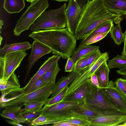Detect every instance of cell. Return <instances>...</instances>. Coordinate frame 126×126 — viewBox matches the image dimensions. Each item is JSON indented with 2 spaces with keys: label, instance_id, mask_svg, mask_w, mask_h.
<instances>
[{
  "label": "cell",
  "instance_id": "cell-1",
  "mask_svg": "<svg viewBox=\"0 0 126 126\" xmlns=\"http://www.w3.org/2000/svg\"><path fill=\"white\" fill-rule=\"evenodd\" d=\"M121 16L110 12L103 0H88L74 35L77 40H82L100 24L115 22Z\"/></svg>",
  "mask_w": 126,
  "mask_h": 126
},
{
  "label": "cell",
  "instance_id": "cell-2",
  "mask_svg": "<svg viewBox=\"0 0 126 126\" xmlns=\"http://www.w3.org/2000/svg\"><path fill=\"white\" fill-rule=\"evenodd\" d=\"M29 36L46 45L53 54L64 59L71 57L76 45L77 40L67 28L34 31Z\"/></svg>",
  "mask_w": 126,
  "mask_h": 126
},
{
  "label": "cell",
  "instance_id": "cell-3",
  "mask_svg": "<svg viewBox=\"0 0 126 126\" xmlns=\"http://www.w3.org/2000/svg\"><path fill=\"white\" fill-rule=\"evenodd\" d=\"M66 3L59 8L45 11L30 28V31L59 29L67 26Z\"/></svg>",
  "mask_w": 126,
  "mask_h": 126
},
{
  "label": "cell",
  "instance_id": "cell-4",
  "mask_svg": "<svg viewBox=\"0 0 126 126\" xmlns=\"http://www.w3.org/2000/svg\"><path fill=\"white\" fill-rule=\"evenodd\" d=\"M84 102L93 110L105 114H126V112L120 110L113 104L101 88L92 84L90 94Z\"/></svg>",
  "mask_w": 126,
  "mask_h": 126
},
{
  "label": "cell",
  "instance_id": "cell-5",
  "mask_svg": "<svg viewBox=\"0 0 126 126\" xmlns=\"http://www.w3.org/2000/svg\"><path fill=\"white\" fill-rule=\"evenodd\" d=\"M49 7L48 0H36L31 3L18 20L13 30L14 35L19 36L23 32L29 30Z\"/></svg>",
  "mask_w": 126,
  "mask_h": 126
},
{
  "label": "cell",
  "instance_id": "cell-6",
  "mask_svg": "<svg viewBox=\"0 0 126 126\" xmlns=\"http://www.w3.org/2000/svg\"><path fill=\"white\" fill-rule=\"evenodd\" d=\"M55 83L48 82L38 90L28 94H24L10 101L0 103V108L8 106H22L27 102L33 101H46L52 93Z\"/></svg>",
  "mask_w": 126,
  "mask_h": 126
},
{
  "label": "cell",
  "instance_id": "cell-7",
  "mask_svg": "<svg viewBox=\"0 0 126 126\" xmlns=\"http://www.w3.org/2000/svg\"><path fill=\"white\" fill-rule=\"evenodd\" d=\"M87 0H69L66 10L67 26L69 32L75 34L87 3Z\"/></svg>",
  "mask_w": 126,
  "mask_h": 126
},
{
  "label": "cell",
  "instance_id": "cell-8",
  "mask_svg": "<svg viewBox=\"0 0 126 126\" xmlns=\"http://www.w3.org/2000/svg\"><path fill=\"white\" fill-rule=\"evenodd\" d=\"M27 55L25 51H19L7 54L3 57H0V79L7 78L15 72Z\"/></svg>",
  "mask_w": 126,
  "mask_h": 126
},
{
  "label": "cell",
  "instance_id": "cell-9",
  "mask_svg": "<svg viewBox=\"0 0 126 126\" xmlns=\"http://www.w3.org/2000/svg\"><path fill=\"white\" fill-rule=\"evenodd\" d=\"M92 89V84L90 79L74 91L66 94L62 102L79 103L83 102L90 95Z\"/></svg>",
  "mask_w": 126,
  "mask_h": 126
},
{
  "label": "cell",
  "instance_id": "cell-10",
  "mask_svg": "<svg viewBox=\"0 0 126 126\" xmlns=\"http://www.w3.org/2000/svg\"><path fill=\"white\" fill-rule=\"evenodd\" d=\"M101 88L115 106L126 112V96L116 87L115 82L110 81L107 87Z\"/></svg>",
  "mask_w": 126,
  "mask_h": 126
},
{
  "label": "cell",
  "instance_id": "cell-11",
  "mask_svg": "<svg viewBox=\"0 0 126 126\" xmlns=\"http://www.w3.org/2000/svg\"><path fill=\"white\" fill-rule=\"evenodd\" d=\"M32 45L31 53L28 59V63L27 67V70L24 80L25 82L32 66L35 62L42 56L52 51L49 47L37 40H34Z\"/></svg>",
  "mask_w": 126,
  "mask_h": 126
},
{
  "label": "cell",
  "instance_id": "cell-12",
  "mask_svg": "<svg viewBox=\"0 0 126 126\" xmlns=\"http://www.w3.org/2000/svg\"><path fill=\"white\" fill-rule=\"evenodd\" d=\"M79 103L62 102L49 106L44 105L40 110L41 114L52 117L61 116L69 111Z\"/></svg>",
  "mask_w": 126,
  "mask_h": 126
},
{
  "label": "cell",
  "instance_id": "cell-13",
  "mask_svg": "<svg viewBox=\"0 0 126 126\" xmlns=\"http://www.w3.org/2000/svg\"><path fill=\"white\" fill-rule=\"evenodd\" d=\"M89 126H114L126 121V114L102 115L91 119Z\"/></svg>",
  "mask_w": 126,
  "mask_h": 126
},
{
  "label": "cell",
  "instance_id": "cell-14",
  "mask_svg": "<svg viewBox=\"0 0 126 126\" xmlns=\"http://www.w3.org/2000/svg\"><path fill=\"white\" fill-rule=\"evenodd\" d=\"M61 57L54 55L49 57L42 65L36 73L31 78L28 83L23 87L24 94H27L33 84L43 76L48 69L54 63L58 61Z\"/></svg>",
  "mask_w": 126,
  "mask_h": 126
},
{
  "label": "cell",
  "instance_id": "cell-15",
  "mask_svg": "<svg viewBox=\"0 0 126 126\" xmlns=\"http://www.w3.org/2000/svg\"><path fill=\"white\" fill-rule=\"evenodd\" d=\"M74 116L89 121L99 115H106L97 111L83 102L79 103L70 110Z\"/></svg>",
  "mask_w": 126,
  "mask_h": 126
},
{
  "label": "cell",
  "instance_id": "cell-16",
  "mask_svg": "<svg viewBox=\"0 0 126 126\" xmlns=\"http://www.w3.org/2000/svg\"><path fill=\"white\" fill-rule=\"evenodd\" d=\"M99 48L98 46L90 45H82L80 44L75 49L71 58L75 67L77 62L80 59L84 57L89 56L93 51Z\"/></svg>",
  "mask_w": 126,
  "mask_h": 126
},
{
  "label": "cell",
  "instance_id": "cell-17",
  "mask_svg": "<svg viewBox=\"0 0 126 126\" xmlns=\"http://www.w3.org/2000/svg\"><path fill=\"white\" fill-rule=\"evenodd\" d=\"M105 5L110 12L117 15H126V0H104Z\"/></svg>",
  "mask_w": 126,
  "mask_h": 126
},
{
  "label": "cell",
  "instance_id": "cell-18",
  "mask_svg": "<svg viewBox=\"0 0 126 126\" xmlns=\"http://www.w3.org/2000/svg\"><path fill=\"white\" fill-rule=\"evenodd\" d=\"M79 73L74 70L70 72L67 76L62 77L54 85L50 98L55 96L71 83Z\"/></svg>",
  "mask_w": 126,
  "mask_h": 126
},
{
  "label": "cell",
  "instance_id": "cell-19",
  "mask_svg": "<svg viewBox=\"0 0 126 126\" xmlns=\"http://www.w3.org/2000/svg\"><path fill=\"white\" fill-rule=\"evenodd\" d=\"M32 45L28 42L7 44L0 49V57H3L6 54L11 52L21 51H25L32 48Z\"/></svg>",
  "mask_w": 126,
  "mask_h": 126
},
{
  "label": "cell",
  "instance_id": "cell-20",
  "mask_svg": "<svg viewBox=\"0 0 126 126\" xmlns=\"http://www.w3.org/2000/svg\"><path fill=\"white\" fill-rule=\"evenodd\" d=\"M109 68L107 61L102 63L97 69L94 73L97 76L100 88L107 87L109 83Z\"/></svg>",
  "mask_w": 126,
  "mask_h": 126
},
{
  "label": "cell",
  "instance_id": "cell-21",
  "mask_svg": "<svg viewBox=\"0 0 126 126\" xmlns=\"http://www.w3.org/2000/svg\"><path fill=\"white\" fill-rule=\"evenodd\" d=\"M113 22L112 21L109 20L100 24L86 37L82 39L80 44L84 45L87 41L92 37L97 34L110 32L114 27Z\"/></svg>",
  "mask_w": 126,
  "mask_h": 126
},
{
  "label": "cell",
  "instance_id": "cell-22",
  "mask_svg": "<svg viewBox=\"0 0 126 126\" xmlns=\"http://www.w3.org/2000/svg\"><path fill=\"white\" fill-rule=\"evenodd\" d=\"M25 6L24 0H4L3 4L4 9L10 14L19 13Z\"/></svg>",
  "mask_w": 126,
  "mask_h": 126
},
{
  "label": "cell",
  "instance_id": "cell-23",
  "mask_svg": "<svg viewBox=\"0 0 126 126\" xmlns=\"http://www.w3.org/2000/svg\"><path fill=\"white\" fill-rule=\"evenodd\" d=\"M20 88L18 79L15 72L9 77L0 79L1 91L6 89Z\"/></svg>",
  "mask_w": 126,
  "mask_h": 126
},
{
  "label": "cell",
  "instance_id": "cell-24",
  "mask_svg": "<svg viewBox=\"0 0 126 126\" xmlns=\"http://www.w3.org/2000/svg\"><path fill=\"white\" fill-rule=\"evenodd\" d=\"M122 17H119L115 22L117 25L113 27L110 32V37L113 40L115 44L120 46L124 41V33L122 32L120 26L121 21L122 20Z\"/></svg>",
  "mask_w": 126,
  "mask_h": 126
},
{
  "label": "cell",
  "instance_id": "cell-25",
  "mask_svg": "<svg viewBox=\"0 0 126 126\" xmlns=\"http://www.w3.org/2000/svg\"><path fill=\"white\" fill-rule=\"evenodd\" d=\"M1 92L0 103L10 101L24 94L23 88L7 89Z\"/></svg>",
  "mask_w": 126,
  "mask_h": 126
},
{
  "label": "cell",
  "instance_id": "cell-26",
  "mask_svg": "<svg viewBox=\"0 0 126 126\" xmlns=\"http://www.w3.org/2000/svg\"><path fill=\"white\" fill-rule=\"evenodd\" d=\"M57 61L53 64L48 69L43 76L44 81L55 83L57 76L60 70Z\"/></svg>",
  "mask_w": 126,
  "mask_h": 126
},
{
  "label": "cell",
  "instance_id": "cell-27",
  "mask_svg": "<svg viewBox=\"0 0 126 126\" xmlns=\"http://www.w3.org/2000/svg\"><path fill=\"white\" fill-rule=\"evenodd\" d=\"M22 107L14 106H6L4 108V109L0 113V115L3 117L17 121L16 116L21 112Z\"/></svg>",
  "mask_w": 126,
  "mask_h": 126
},
{
  "label": "cell",
  "instance_id": "cell-28",
  "mask_svg": "<svg viewBox=\"0 0 126 126\" xmlns=\"http://www.w3.org/2000/svg\"><path fill=\"white\" fill-rule=\"evenodd\" d=\"M109 68H117L122 69L126 67V57L117 55L109 60L108 64Z\"/></svg>",
  "mask_w": 126,
  "mask_h": 126
},
{
  "label": "cell",
  "instance_id": "cell-29",
  "mask_svg": "<svg viewBox=\"0 0 126 126\" xmlns=\"http://www.w3.org/2000/svg\"><path fill=\"white\" fill-rule=\"evenodd\" d=\"M69 86H67L54 97L48 98L45 101V105L49 106L62 102L66 95Z\"/></svg>",
  "mask_w": 126,
  "mask_h": 126
},
{
  "label": "cell",
  "instance_id": "cell-30",
  "mask_svg": "<svg viewBox=\"0 0 126 126\" xmlns=\"http://www.w3.org/2000/svg\"><path fill=\"white\" fill-rule=\"evenodd\" d=\"M45 101H33L28 102L24 104V108L21 109V112L23 111H39L41 110Z\"/></svg>",
  "mask_w": 126,
  "mask_h": 126
},
{
  "label": "cell",
  "instance_id": "cell-31",
  "mask_svg": "<svg viewBox=\"0 0 126 126\" xmlns=\"http://www.w3.org/2000/svg\"><path fill=\"white\" fill-rule=\"evenodd\" d=\"M21 112L23 117L26 120V124H29L30 126L32 122L41 114L40 111H23Z\"/></svg>",
  "mask_w": 126,
  "mask_h": 126
},
{
  "label": "cell",
  "instance_id": "cell-32",
  "mask_svg": "<svg viewBox=\"0 0 126 126\" xmlns=\"http://www.w3.org/2000/svg\"><path fill=\"white\" fill-rule=\"evenodd\" d=\"M89 56L84 57L79 60L76 64L74 70L80 73L86 69L87 61Z\"/></svg>",
  "mask_w": 126,
  "mask_h": 126
},
{
  "label": "cell",
  "instance_id": "cell-33",
  "mask_svg": "<svg viewBox=\"0 0 126 126\" xmlns=\"http://www.w3.org/2000/svg\"><path fill=\"white\" fill-rule=\"evenodd\" d=\"M63 122L72 123L79 126H89L90 124L89 121L75 116L69 118Z\"/></svg>",
  "mask_w": 126,
  "mask_h": 126
},
{
  "label": "cell",
  "instance_id": "cell-34",
  "mask_svg": "<svg viewBox=\"0 0 126 126\" xmlns=\"http://www.w3.org/2000/svg\"><path fill=\"white\" fill-rule=\"evenodd\" d=\"M102 53L98 49L93 51L89 57L86 66L87 69L94 62L100 57Z\"/></svg>",
  "mask_w": 126,
  "mask_h": 126
},
{
  "label": "cell",
  "instance_id": "cell-35",
  "mask_svg": "<svg viewBox=\"0 0 126 126\" xmlns=\"http://www.w3.org/2000/svg\"><path fill=\"white\" fill-rule=\"evenodd\" d=\"M115 86L126 96V79L118 78L115 82Z\"/></svg>",
  "mask_w": 126,
  "mask_h": 126
},
{
  "label": "cell",
  "instance_id": "cell-36",
  "mask_svg": "<svg viewBox=\"0 0 126 126\" xmlns=\"http://www.w3.org/2000/svg\"><path fill=\"white\" fill-rule=\"evenodd\" d=\"M44 81L43 76L37 81L32 85L27 94L35 91L46 85L48 83Z\"/></svg>",
  "mask_w": 126,
  "mask_h": 126
},
{
  "label": "cell",
  "instance_id": "cell-37",
  "mask_svg": "<svg viewBox=\"0 0 126 126\" xmlns=\"http://www.w3.org/2000/svg\"><path fill=\"white\" fill-rule=\"evenodd\" d=\"M109 32H108L92 37L87 41L85 45H90L100 40L105 37Z\"/></svg>",
  "mask_w": 126,
  "mask_h": 126
},
{
  "label": "cell",
  "instance_id": "cell-38",
  "mask_svg": "<svg viewBox=\"0 0 126 126\" xmlns=\"http://www.w3.org/2000/svg\"><path fill=\"white\" fill-rule=\"evenodd\" d=\"M75 65L74 63L71 59L69 57L67 59L66 63L65 69V72H71L73 71L74 69Z\"/></svg>",
  "mask_w": 126,
  "mask_h": 126
},
{
  "label": "cell",
  "instance_id": "cell-39",
  "mask_svg": "<svg viewBox=\"0 0 126 126\" xmlns=\"http://www.w3.org/2000/svg\"><path fill=\"white\" fill-rule=\"evenodd\" d=\"M53 126H79L76 124L67 122H61L53 124Z\"/></svg>",
  "mask_w": 126,
  "mask_h": 126
},
{
  "label": "cell",
  "instance_id": "cell-40",
  "mask_svg": "<svg viewBox=\"0 0 126 126\" xmlns=\"http://www.w3.org/2000/svg\"><path fill=\"white\" fill-rule=\"evenodd\" d=\"M90 79L91 82L93 85L99 88L97 77L94 73L92 75Z\"/></svg>",
  "mask_w": 126,
  "mask_h": 126
},
{
  "label": "cell",
  "instance_id": "cell-41",
  "mask_svg": "<svg viewBox=\"0 0 126 126\" xmlns=\"http://www.w3.org/2000/svg\"><path fill=\"white\" fill-rule=\"evenodd\" d=\"M124 33L125 36L124 45L122 53V55L126 57V31Z\"/></svg>",
  "mask_w": 126,
  "mask_h": 126
},
{
  "label": "cell",
  "instance_id": "cell-42",
  "mask_svg": "<svg viewBox=\"0 0 126 126\" xmlns=\"http://www.w3.org/2000/svg\"><path fill=\"white\" fill-rule=\"evenodd\" d=\"M7 122L12 125L15 126H23V125L21 124L20 122L18 121L13 120L7 121Z\"/></svg>",
  "mask_w": 126,
  "mask_h": 126
},
{
  "label": "cell",
  "instance_id": "cell-43",
  "mask_svg": "<svg viewBox=\"0 0 126 126\" xmlns=\"http://www.w3.org/2000/svg\"><path fill=\"white\" fill-rule=\"evenodd\" d=\"M116 72L119 74L126 76V67L116 70Z\"/></svg>",
  "mask_w": 126,
  "mask_h": 126
},
{
  "label": "cell",
  "instance_id": "cell-44",
  "mask_svg": "<svg viewBox=\"0 0 126 126\" xmlns=\"http://www.w3.org/2000/svg\"><path fill=\"white\" fill-rule=\"evenodd\" d=\"M3 24V21L1 20H0V33H1V30L2 28V26Z\"/></svg>",
  "mask_w": 126,
  "mask_h": 126
},
{
  "label": "cell",
  "instance_id": "cell-45",
  "mask_svg": "<svg viewBox=\"0 0 126 126\" xmlns=\"http://www.w3.org/2000/svg\"><path fill=\"white\" fill-rule=\"evenodd\" d=\"M118 126H126V121L124 122L121 124L119 125Z\"/></svg>",
  "mask_w": 126,
  "mask_h": 126
},
{
  "label": "cell",
  "instance_id": "cell-46",
  "mask_svg": "<svg viewBox=\"0 0 126 126\" xmlns=\"http://www.w3.org/2000/svg\"><path fill=\"white\" fill-rule=\"evenodd\" d=\"M55 0L58 1L59 2H62L63 1H67L69 0Z\"/></svg>",
  "mask_w": 126,
  "mask_h": 126
},
{
  "label": "cell",
  "instance_id": "cell-47",
  "mask_svg": "<svg viewBox=\"0 0 126 126\" xmlns=\"http://www.w3.org/2000/svg\"><path fill=\"white\" fill-rule=\"evenodd\" d=\"M27 2L32 3L36 0H26Z\"/></svg>",
  "mask_w": 126,
  "mask_h": 126
},
{
  "label": "cell",
  "instance_id": "cell-48",
  "mask_svg": "<svg viewBox=\"0 0 126 126\" xmlns=\"http://www.w3.org/2000/svg\"><path fill=\"white\" fill-rule=\"evenodd\" d=\"M0 45H1V41L2 40V37H1V36H0Z\"/></svg>",
  "mask_w": 126,
  "mask_h": 126
},
{
  "label": "cell",
  "instance_id": "cell-49",
  "mask_svg": "<svg viewBox=\"0 0 126 126\" xmlns=\"http://www.w3.org/2000/svg\"></svg>",
  "mask_w": 126,
  "mask_h": 126
}]
</instances>
